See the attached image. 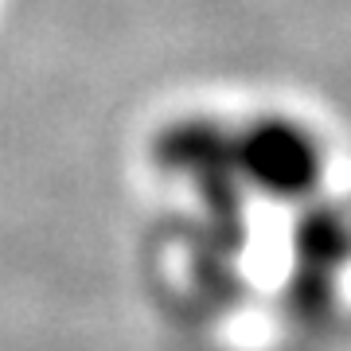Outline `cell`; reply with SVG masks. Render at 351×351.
<instances>
[{"instance_id": "1", "label": "cell", "mask_w": 351, "mask_h": 351, "mask_svg": "<svg viewBox=\"0 0 351 351\" xmlns=\"http://www.w3.org/2000/svg\"><path fill=\"white\" fill-rule=\"evenodd\" d=\"M239 168L265 195L301 199L324 176V149L293 117H258L239 137Z\"/></svg>"}]
</instances>
